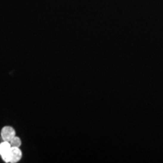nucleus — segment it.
<instances>
[{
	"label": "nucleus",
	"instance_id": "obj_1",
	"mask_svg": "<svg viewBox=\"0 0 163 163\" xmlns=\"http://www.w3.org/2000/svg\"><path fill=\"white\" fill-rule=\"evenodd\" d=\"M11 146L9 142L2 141L0 143V156L5 162H10Z\"/></svg>",
	"mask_w": 163,
	"mask_h": 163
},
{
	"label": "nucleus",
	"instance_id": "obj_2",
	"mask_svg": "<svg viewBox=\"0 0 163 163\" xmlns=\"http://www.w3.org/2000/svg\"><path fill=\"white\" fill-rule=\"evenodd\" d=\"M15 137H16V132L13 128L11 126H5L2 128L1 131V137L2 141L10 143Z\"/></svg>",
	"mask_w": 163,
	"mask_h": 163
},
{
	"label": "nucleus",
	"instance_id": "obj_3",
	"mask_svg": "<svg viewBox=\"0 0 163 163\" xmlns=\"http://www.w3.org/2000/svg\"><path fill=\"white\" fill-rule=\"evenodd\" d=\"M22 158V152L19 147H11V157H10V163L18 162Z\"/></svg>",
	"mask_w": 163,
	"mask_h": 163
},
{
	"label": "nucleus",
	"instance_id": "obj_4",
	"mask_svg": "<svg viewBox=\"0 0 163 163\" xmlns=\"http://www.w3.org/2000/svg\"><path fill=\"white\" fill-rule=\"evenodd\" d=\"M10 144H11V147H20L21 145V139L18 137H15V138L12 140V141L10 142Z\"/></svg>",
	"mask_w": 163,
	"mask_h": 163
}]
</instances>
